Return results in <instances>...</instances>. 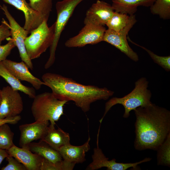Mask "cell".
Segmentation results:
<instances>
[{"label":"cell","instance_id":"5","mask_svg":"<svg viewBox=\"0 0 170 170\" xmlns=\"http://www.w3.org/2000/svg\"><path fill=\"white\" fill-rule=\"evenodd\" d=\"M44 20L36 29L31 32L25 41L27 54L32 60L39 57L51 45L55 32V22L48 27Z\"/></svg>","mask_w":170,"mask_h":170},{"label":"cell","instance_id":"23","mask_svg":"<svg viewBox=\"0 0 170 170\" xmlns=\"http://www.w3.org/2000/svg\"><path fill=\"white\" fill-rule=\"evenodd\" d=\"M130 16L115 11L106 25L108 29L118 32L123 29L128 24Z\"/></svg>","mask_w":170,"mask_h":170},{"label":"cell","instance_id":"8","mask_svg":"<svg viewBox=\"0 0 170 170\" xmlns=\"http://www.w3.org/2000/svg\"><path fill=\"white\" fill-rule=\"evenodd\" d=\"M99 131H98L97 135L96 147L94 149L92 155V161L87 166L86 170H95L103 167H106L107 170H126L132 168L133 170H140L139 164L150 161L151 158H146L139 162L134 163H124L117 162L116 159L113 158L109 160L103 153L99 146Z\"/></svg>","mask_w":170,"mask_h":170},{"label":"cell","instance_id":"7","mask_svg":"<svg viewBox=\"0 0 170 170\" xmlns=\"http://www.w3.org/2000/svg\"><path fill=\"white\" fill-rule=\"evenodd\" d=\"M129 16L128 24L120 31L116 32L108 29L106 30L103 41L114 46L130 59L137 62L139 60V56L128 45L127 38L129 31L137 21L134 14Z\"/></svg>","mask_w":170,"mask_h":170},{"label":"cell","instance_id":"6","mask_svg":"<svg viewBox=\"0 0 170 170\" xmlns=\"http://www.w3.org/2000/svg\"><path fill=\"white\" fill-rule=\"evenodd\" d=\"M84 0H63L56 4L57 18L55 23L54 38L50 47V54L44 65L47 69L52 66L55 59V51L61 33L77 6Z\"/></svg>","mask_w":170,"mask_h":170},{"label":"cell","instance_id":"34","mask_svg":"<svg viewBox=\"0 0 170 170\" xmlns=\"http://www.w3.org/2000/svg\"><path fill=\"white\" fill-rule=\"evenodd\" d=\"M1 93H2V90L0 89V105L1 99Z\"/></svg>","mask_w":170,"mask_h":170},{"label":"cell","instance_id":"25","mask_svg":"<svg viewBox=\"0 0 170 170\" xmlns=\"http://www.w3.org/2000/svg\"><path fill=\"white\" fill-rule=\"evenodd\" d=\"M14 133L7 123L0 126V149L8 150L14 144Z\"/></svg>","mask_w":170,"mask_h":170},{"label":"cell","instance_id":"15","mask_svg":"<svg viewBox=\"0 0 170 170\" xmlns=\"http://www.w3.org/2000/svg\"><path fill=\"white\" fill-rule=\"evenodd\" d=\"M2 63L8 70L20 81L30 83L36 89H39L45 83L34 76L30 71L26 63L23 61L16 62L5 59Z\"/></svg>","mask_w":170,"mask_h":170},{"label":"cell","instance_id":"33","mask_svg":"<svg viewBox=\"0 0 170 170\" xmlns=\"http://www.w3.org/2000/svg\"><path fill=\"white\" fill-rule=\"evenodd\" d=\"M8 155L7 150L0 149V165L3 160Z\"/></svg>","mask_w":170,"mask_h":170},{"label":"cell","instance_id":"22","mask_svg":"<svg viewBox=\"0 0 170 170\" xmlns=\"http://www.w3.org/2000/svg\"><path fill=\"white\" fill-rule=\"evenodd\" d=\"M156 150L157 165L170 167V133Z\"/></svg>","mask_w":170,"mask_h":170},{"label":"cell","instance_id":"11","mask_svg":"<svg viewBox=\"0 0 170 170\" xmlns=\"http://www.w3.org/2000/svg\"><path fill=\"white\" fill-rule=\"evenodd\" d=\"M0 105V119L19 115L23 109L22 98L19 91L10 86L2 88Z\"/></svg>","mask_w":170,"mask_h":170},{"label":"cell","instance_id":"20","mask_svg":"<svg viewBox=\"0 0 170 170\" xmlns=\"http://www.w3.org/2000/svg\"><path fill=\"white\" fill-rule=\"evenodd\" d=\"M155 0H112L111 6L115 11L129 15H134L139 6L150 7Z\"/></svg>","mask_w":170,"mask_h":170},{"label":"cell","instance_id":"32","mask_svg":"<svg viewBox=\"0 0 170 170\" xmlns=\"http://www.w3.org/2000/svg\"><path fill=\"white\" fill-rule=\"evenodd\" d=\"M21 119L20 115L14 117H7L4 119H0V126L6 123L12 124H17Z\"/></svg>","mask_w":170,"mask_h":170},{"label":"cell","instance_id":"29","mask_svg":"<svg viewBox=\"0 0 170 170\" xmlns=\"http://www.w3.org/2000/svg\"><path fill=\"white\" fill-rule=\"evenodd\" d=\"M8 164L1 170H27L26 167L13 157L8 155L7 157Z\"/></svg>","mask_w":170,"mask_h":170},{"label":"cell","instance_id":"21","mask_svg":"<svg viewBox=\"0 0 170 170\" xmlns=\"http://www.w3.org/2000/svg\"><path fill=\"white\" fill-rule=\"evenodd\" d=\"M0 76L14 90L22 92L31 98L34 99L36 96V92L34 88L23 84L19 80L8 70L2 62H0Z\"/></svg>","mask_w":170,"mask_h":170},{"label":"cell","instance_id":"3","mask_svg":"<svg viewBox=\"0 0 170 170\" xmlns=\"http://www.w3.org/2000/svg\"><path fill=\"white\" fill-rule=\"evenodd\" d=\"M148 84L149 82L145 77H141L135 82V87L130 93L123 97H113L107 101L105 104L103 116L99 120L100 124L108 112L116 105L121 104L124 107L125 111L123 117L128 118L132 110L151 103L152 94L148 89Z\"/></svg>","mask_w":170,"mask_h":170},{"label":"cell","instance_id":"27","mask_svg":"<svg viewBox=\"0 0 170 170\" xmlns=\"http://www.w3.org/2000/svg\"><path fill=\"white\" fill-rule=\"evenodd\" d=\"M75 165L64 160L60 162L54 163L42 157L40 170H72Z\"/></svg>","mask_w":170,"mask_h":170},{"label":"cell","instance_id":"17","mask_svg":"<svg viewBox=\"0 0 170 170\" xmlns=\"http://www.w3.org/2000/svg\"><path fill=\"white\" fill-rule=\"evenodd\" d=\"M89 136L87 141L83 145L76 146L70 144L61 147L59 150L63 160L75 164L82 163L86 161V153L90 149Z\"/></svg>","mask_w":170,"mask_h":170},{"label":"cell","instance_id":"2","mask_svg":"<svg viewBox=\"0 0 170 170\" xmlns=\"http://www.w3.org/2000/svg\"><path fill=\"white\" fill-rule=\"evenodd\" d=\"M42 78L45 85L51 89L56 98L73 101L84 112L89 110L93 103L99 100H106L114 94L113 91L106 88L83 85L56 73H45Z\"/></svg>","mask_w":170,"mask_h":170},{"label":"cell","instance_id":"13","mask_svg":"<svg viewBox=\"0 0 170 170\" xmlns=\"http://www.w3.org/2000/svg\"><path fill=\"white\" fill-rule=\"evenodd\" d=\"M49 125L48 121H35L33 123L20 125V146L23 147L34 140L41 139L46 133Z\"/></svg>","mask_w":170,"mask_h":170},{"label":"cell","instance_id":"26","mask_svg":"<svg viewBox=\"0 0 170 170\" xmlns=\"http://www.w3.org/2000/svg\"><path fill=\"white\" fill-rule=\"evenodd\" d=\"M31 7L47 20L52 8V0H29Z\"/></svg>","mask_w":170,"mask_h":170},{"label":"cell","instance_id":"10","mask_svg":"<svg viewBox=\"0 0 170 170\" xmlns=\"http://www.w3.org/2000/svg\"><path fill=\"white\" fill-rule=\"evenodd\" d=\"M106 29L104 26L85 24L76 35L65 43L68 48L81 47L87 44H95L103 41Z\"/></svg>","mask_w":170,"mask_h":170},{"label":"cell","instance_id":"9","mask_svg":"<svg viewBox=\"0 0 170 170\" xmlns=\"http://www.w3.org/2000/svg\"><path fill=\"white\" fill-rule=\"evenodd\" d=\"M0 8L9 21L11 38L15 47H17L18 49L21 60L29 69L33 70V64L27 54L25 44V40L29 32L23 27L21 26L15 20L9 12L6 5L4 4L2 5L0 4Z\"/></svg>","mask_w":170,"mask_h":170},{"label":"cell","instance_id":"4","mask_svg":"<svg viewBox=\"0 0 170 170\" xmlns=\"http://www.w3.org/2000/svg\"><path fill=\"white\" fill-rule=\"evenodd\" d=\"M68 101L56 98L51 93L45 92L36 95L31 109L35 121L50 122L55 125L64 114V107Z\"/></svg>","mask_w":170,"mask_h":170},{"label":"cell","instance_id":"18","mask_svg":"<svg viewBox=\"0 0 170 170\" xmlns=\"http://www.w3.org/2000/svg\"><path fill=\"white\" fill-rule=\"evenodd\" d=\"M54 126L50 124L46 133L41 140L59 151L62 146L70 144V136L68 133L61 128L56 129Z\"/></svg>","mask_w":170,"mask_h":170},{"label":"cell","instance_id":"16","mask_svg":"<svg viewBox=\"0 0 170 170\" xmlns=\"http://www.w3.org/2000/svg\"><path fill=\"white\" fill-rule=\"evenodd\" d=\"M7 151L9 155L23 164L27 170H40L42 157L26 148L18 147L14 144Z\"/></svg>","mask_w":170,"mask_h":170},{"label":"cell","instance_id":"19","mask_svg":"<svg viewBox=\"0 0 170 170\" xmlns=\"http://www.w3.org/2000/svg\"><path fill=\"white\" fill-rule=\"evenodd\" d=\"M23 147L54 163L60 162L63 160L58 151L41 140L37 143L32 142Z\"/></svg>","mask_w":170,"mask_h":170},{"label":"cell","instance_id":"28","mask_svg":"<svg viewBox=\"0 0 170 170\" xmlns=\"http://www.w3.org/2000/svg\"><path fill=\"white\" fill-rule=\"evenodd\" d=\"M127 38L131 42L139 46L146 51L148 54L154 62L161 66L165 71H170V56H162L156 55L153 52L142 46L132 41L129 37H127Z\"/></svg>","mask_w":170,"mask_h":170},{"label":"cell","instance_id":"31","mask_svg":"<svg viewBox=\"0 0 170 170\" xmlns=\"http://www.w3.org/2000/svg\"><path fill=\"white\" fill-rule=\"evenodd\" d=\"M11 36L9 24L4 19L0 25V45L3 41Z\"/></svg>","mask_w":170,"mask_h":170},{"label":"cell","instance_id":"14","mask_svg":"<svg viewBox=\"0 0 170 170\" xmlns=\"http://www.w3.org/2000/svg\"><path fill=\"white\" fill-rule=\"evenodd\" d=\"M4 2L22 11L25 21L23 28L29 33L38 27L44 20V17L32 9L26 0H2Z\"/></svg>","mask_w":170,"mask_h":170},{"label":"cell","instance_id":"1","mask_svg":"<svg viewBox=\"0 0 170 170\" xmlns=\"http://www.w3.org/2000/svg\"><path fill=\"white\" fill-rule=\"evenodd\" d=\"M134 111L135 149L156 150L170 133V111L152 103Z\"/></svg>","mask_w":170,"mask_h":170},{"label":"cell","instance_id":"24","mask_svg":"<svg viewBox=\"0 0 170 170\" xmlns=\"http://www.w3.org/2000/svg\"><path fill=\"white\" fill-rule=\"evenodd\" d=\"M151 13L163 20L170 18V0H155L150 7Z\"/></svg>","mask_w":170,"mask_h":170},{"label":"cell","instance_id":"30","mask_svg":"<svg viewBox=\"0 0 170 170\" xmlns=\"http://www.w3.org/2000/svg\"><path fill=\"white\" fill-rule=\"evenodd\" d=\"M8 42L3 45H0V62L6 59L11 50L15 46L11 38L8 40Z\"/></svg>","mask_w":170,"mask_h":170},{"label":"cell","instance_id":"12","mask_svg":"<svg viewBox=\"0 0 170 170\" xmlns=\"http://www.w3.org/2000/svg\"><path fill=\"white\" fill-rule=\"evenodd\" d=\"M114 12L111 5L104 1L97 0L87 11L84 24L104 26Z\"/></svg>","mask_w":170,"mask_h":170}]
</instances>
